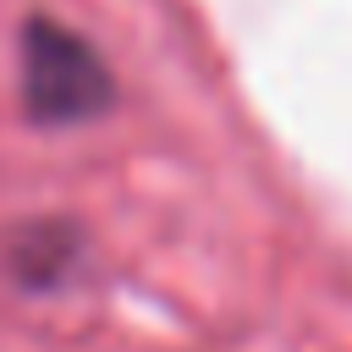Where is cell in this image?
<instances>
[{"label": "cell", "mask_w": 352, "mask_h": 352, "mask_svg": "<svg viewBox=\"0 0 352 352\" xmlns=\"http://www.w3.org/2000/svg\"><path fill=\"white\" fill-rule=\"evenodd\" d=\"M116 99L110 66L99 60V50L50 16H33L22 28V110L38 126H77L104 116Z\"/></svg>", "instance_id": "1"}]
</instances>
